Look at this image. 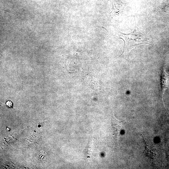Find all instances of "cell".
Wrapping results in <instances>:
<instances>
[{"instance_id":"1","label":"cell","mask_w":169,"mask_h":169,"mask_svg":"<svg viewBox=\"0 0 169 169\" xmlns=\"http://www.w3.org/2000/svg\"><path fill=\"white\" fill-rule=\"evenodd\" d=\"M133 31L128 34H125L119 31L117 32L118 37L122 39L124 44L123 51L124 53L128 52L134 47L143 44H150V39L147 35L140 29L137 26L136 22Z\"/></svg>"},{"instance_id":"2","label":"cell","mask_w":169,"mask_h":169,"mask_svg":"<svg viewBox=\"0 0 169 169\" xmlns=\"http://www.w3.org/2000/svg\"><path fill=\"white\" fill-rule=\"evenodd\" d=\"M125 123V121H119L115 117L112 118L111 122V129L112 136L115 140H117L121 131L124 128Z\"/></svg>"},{"instance_id":"3","label":"cell","mask_w":169,"mask_h":169,"mask_svg":"<svg viewBox=\"0 0 169 169\" xmlns=\"http://www.w3.org/2000/svg\"><path fill=\"white\" fill-rule=\"evenodd\" d=\"M160 76V93L162 97L165 90L168 88L169 84V74L166 72L165 65L162 67Z\"/></svg>"},{"instance_id":"4","label":"cell","mask_w":169,"mask_h":169,"mask_svg":"<svg viewBox=\"0 0 169 169\" xmlns=\"http://www.w3.org/2000/svg\"><path fill=\"white\" fill-rule=\"evenodd\" d=\"M6 105L9 108H12L13 107V103L10 100H8L6 102Z\"/></svg>"}]
</instances>
